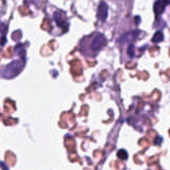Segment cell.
Returning a JSON list of instances; mask_svg holds the SVG:
<instances>
[{
	"mask_svg": "<svg viewBox=\"0 0 170 170\" xmlns=\"http://www.w3.org/2000/svg\"><path fill=\"white\" fill-rule=\"evenodd\" d=\"M23 68V65L21 61L19 60H15L12 62L9 65H8L5 70L6 74L4 76L6 78H12L18 75Z\"/></svg>",
	"mask_w": 170,
	"mask_h": 170,
	"instance_id": "cell-1",
	"label": "cell"
},
{
	"mask_svg": "<svg viewBox=\"0 0 170 170\" xmlns=\"http://www.w3.org/2000/svg\"><path fill=\"white\" fill-rule=\"evenodd\" d=\"M106 39L103 34H98L93 39L91 44V49L92 51H99L105 46Z\"/></svg>",
	"mask_w": 170,
	"mask_h": 170,
	"instance_id": "cell-2",
	"label": "cell"
},
{
	"mask_svg": "<svg viewBox=\"0 0 170 170\" xmlns=\"http://www.w3.org/2000/svg\"><path fill=\"white\" fill-rule=\"evenodd\" d=\"M108 15V6L104 1H101L98 7L97 17L101 22H105Z\"/></svg>",
	"mask_w": 170,
	"mask_h": 170,
	"instance_id": "cell-3",
	"label": "cell"
},
{
	"mask_svg": "<svg viewBox=\"0 0 170 170\" xmlns=\"http://www.w3.org/2000/svg\"><path fill=\"white\" fill-rule=\"evenodd\" d=\"M169 4V0H157L154 5V11L156 17L161 15Z\"/></svg>",
	"mask_w": 170,
	"mask_h": 170,
	"instance_id": "cell-4",
	"label": "cell"
},
{
	"mask_svg": "<svg viewBox=\"0 0 170 170\" xmlns=\"http://www.w3.org/2000/svg\"><path fill=\"white\" fill-rule=\"evenodd\" d=\"M164 39V33H163L162 31H158L154 33V35L152 39V41L154 43H158L163 41Z\"/></svg>",
	"mask_w": 170,
	"mask_h": 170,
	"instance_id": "cell-5",
	"label": "cell"
},
{
	"mask_svg": "<svg viewBox=\"0 0 170 170\" xmlns=\"http://www.w3.org/2000/svg\"><path fill=\"white\" fill-rule=\"evenodd\" d=\"M54 19L58 27H64L65 21L63 19V16L60 15V13L55 12L54 13Z\"/></svg>",
	"mask_w": 170,
	"mask_h": 170,
	"instance_id": "cell-6",
	"label": "cell"
},
{
	"mask_svg": "<svg viewBox=\"0 0 170 170\" xmlns=\"http://www.w3.org/2000/svg\"><path fill=\"white\" fill-rule=\"evenodd\" d=\"M134 45H130L128 48V54L130 56L131 58H132L134 57L135 55V51H134Z\"/></svg>",
	"mask_w": 170,
	"mask_h": 170,
	"instance_id": "cell-7",
	"label": "cell"
},
{
	"mask_svg": "<svg viewBox=\"0 0 170 170\" xmlns=\"http://www.w3.org/2000/svg\"><path fill=\"white\" fill-rule=\"evenodd\" d=\"M141 21V19H140V18L139 16H136L135 17V23L136 25H138V24H139L140 22Z\"/></svg>",
	"mask_w": 170,
	"mask_h": 170,
	"instance_id": "cell-8",
	"label": "cell"
}]
</instances>
